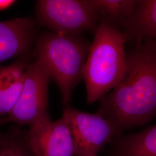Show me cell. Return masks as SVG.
<instances>
[{"label":"cell","mask_w":156,"mask_h":156,"mask_svg":"<svg viewBox=\"0 0 156 156\" xmlns=\"http://www.w3.org/2000/svg\"><path fill=\"white\" fill-rule=\"evenodd\" d=\"M97 113L110 121L120 133L156 117V39L138 42L126 52L123 77L101 100Z\"/></svg>","instance_id":"1"},{"label":"cell","mask_w":156,"mask_h":156,"mask_svg":"<svg viewBox=\"0 0 156 156\" xmlns=\"http://www.w3.org/2000/svg\"><path fill=\"white\" fill-rule=\"evenodd\" d=\"M127 42L121 30L100 21L83 73L89 104L101 100L121 80L126 68Z\"/></svg>","instance_id":"2"},{"label":"cell","mask_w":156,"mask_h":156,"mask_svg":"<svg viewBox=\"0 0 156 156\" xmlns=\"http://www.w3.org/2000/svg\"><path fill=\"white\" fill-rule=\"evenodd\" d=\"M90 44L81 35L47 32L39 37L35 55L57 84L67 105L73 91L83 79Z\"/></svg>","instance_id":"3"},{"label":"cell","mask_w":156,"mask_h":156,"mask_svg":"<svg viewBox=\"0 0 156 156\" xmlns=\"http://www.w3.org/2000/svg\"><path fill=\"white\" fill-rule=\"evenodd\" d=\"M35 11L39 23L55 33H95L100 23L90 0H40Z\"/></svg>","instance_id":"4"},{"label":"cell","mask_w":156,"mask_h":156,"mask_svg":"<svg viewBox=\"0 0 156 156\" xmlns=\"http://www.w3.org/2000/svg\"><path fill=\"white\" fill-rule=\"evenodd\" d=\"M49 74L37 60L30 62L25 71L24 82L16 104L4 122L22 127L31 126L46 117L48 112Z\"/></svg>","instance_id":"5"},{"label":"cell","mask_w":156,"mask_h":156,"mask_svg":"<svg viewBox=\"0 0 156 156\" xmlns=\"http://www.w3.org/2000/svg\"><path fill=\"white\" fill-rule=\"evenodd\" d=\"M62 117L73 135L75 156H96L104 146L120 136L115 126L97 113L85 112L67 105Z\"/></svg>","instance_id":"6"},{"label":"cell","mask_w":156,"mask_h":156,"mask_svg":"<svg viewBox=\"0 0 156 156\" xmlns=\"http://www.w3.org/2000/svg\"><path fill=\"white\" fill-rule=\"evenodd\" d=\"M28 145L35 156H74L75 144L66 120L53 122L46 117L27 131Z\"/></svg>","instance_id":"7"},{"label":"cell","mask_w":156,"mask_h":156,"mask_svg":"<svg viewBox=\"0 0 156 156\" xmlns=\"http://www.w3.org/2000/svg\"><path fill=\"white\" fill-rule=\"evenodd\" d=\"M36 30L35 22L29 17L0 22V63L24 56L33 43Z\"/></svg>","instance_id":"8"},{"label":"cell","mask_w":156,"mask_h":156,"mask_svg":"<svg viewBox=\"0 0 156 156\" xmlns=\"http://www.w3.org/2000/svg\"><path fill=\"white\" fill-rule=\"evenodd\" d=\"M29 64L27 57L23 56L9 66L0 67V119L7 117L16 104Z\"/></svg>","instance_id":"9"},{"label":"cell","mask_w":156,"mask_h":156,"mask_svg":"<svg viewBox=\"0 0 156 156\" xmlns=\"http://www.w3.org/2000/svg\"><path fill=\"white\" fill-rule=\"evenodd\" d=\"M127 41L156 39V0H138L132 14L122 24Z\"/></svg>","instance_id":"10"},{"label":"cell","mask_w":156,"mask_h":156,"mask_svg":"<svg viewBox=\"0 0 156 156\" xmlns=\"http://www.w3.org/2000/svg\"><path fill=\"white\" fill-rule=\"evenodd\" d=\"M115 142L113 156H156V124Z\"/></svg>","instance_id":"11"},{"label":"cell","mask_w":156,"mask_h":156,"mask_svg":"<svg viewBox=\"0 0 156 156\" xmlns=\"http://www.w3.org/2000/svg\"><path fill=\"white\" fill-rule=\"evenodd\" d=\"M97 13L100 21L103 20L112 26H121L134 11L138 0H90Z\"/></svg>","instance_id":"12"},{"label":"cell","mask_w":156,"mask_h":156,"mask_svg":"<svg viewBox=\"0 0 156 156\" xmlns=\"http://www.w3.org/2000/svg\"><path fill=\"white\" fill-rule=\"evenodd\" d=\"M0 156H35L28 145L27 131L15 125L0 133Z\"/></svg>","instance_id":"13"},{"label":"cell","mask_w":156,"mask_h":156,"mask_svg":"<svg viewBox=\"0 0 156 156\" xmlns=\"http://www.w3.org/2000/svg\"><path fill=\"white\" fill-rule=\"evenodd\" d=\"M15 1L13 0H0V11L8 8L15 3Z\"/></svg>","instance_id":"14"},{"label":"cell","mask_w":156,"mask_h":156,"mask_svg":"<svg viewBox=\"0 0 156 156\" xmlns=\"http://www.w3.org/2000/svg\"><path fill=\"white\" fill-rule=\"evenodd\" d=\"M4 119H0V126L2 124H4Z\"/></svg>","instance_id":"15"}]
</instances>
